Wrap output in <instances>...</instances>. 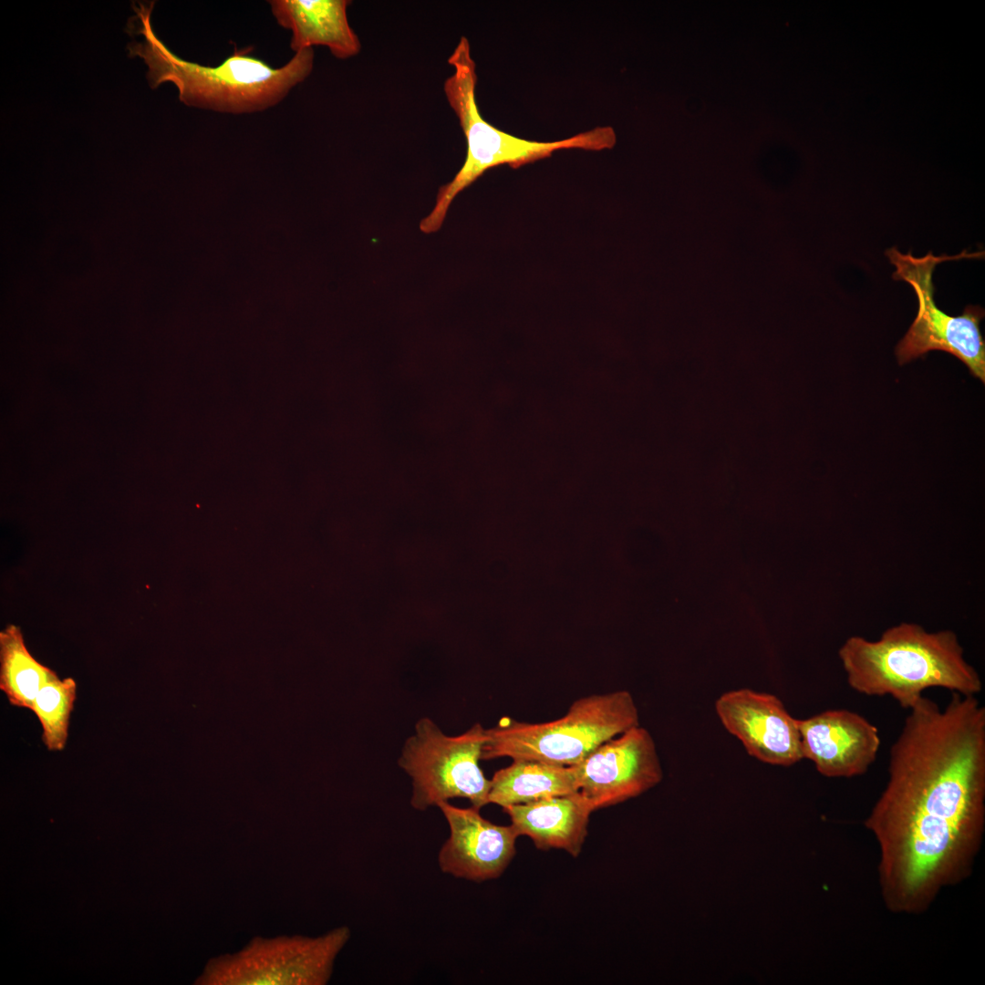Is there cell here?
<instances>
[{"label": "cell", "mask_w": 985, "mask_h": 985, "mask_svg": "<svg viewBox=\"0 0 985 985\" xmlns=\"http://www.w3.org/2000/svg\"><path fill=\"white\" fill-rule=\"evenodd\" d=\"M908 711L865 826L878 845L886 907L913 915L968 879L981 849L985 708L952 692L944 709L922 696Z\"/></svg>", "instance_id": "6da1fadb"}, {"label": "cell", "mask_w": 985, "mask_h": 985, "mask_svg": "<svg viewBox=\"0 0 985 985\" xmlns=\"http://www.w3.org/2000/svg\"><path fill=\"white\" fill-rule=\"evenodd\" d=\"M153 5V2L132 5L136 34L144 40L129 44V54L144 60L151 88L171 82L178 89L179 99L187 106L231 114L263 111L281 102L312 72L313 48L295 53L280 67H273L253 56L251 47H235L216 67L184 60L154 33L150 21Z\"/></svg>", "instance_id": "7a4b0ae2"}, {"label": "cell", "mask_w": 985, "mask_h": 985, "mask_svg": "<svg viewBox=\"0 0 985 985\" xmlns=\"http://www.w3.org/2000/svg\"><path fill=\"white\" fill-rule=\"evenodd\" d=\"M848 685L866 696L889 695L910 709L929 688L976 696L982 681L951 630L928 632L913 623L887 628L879 639L848 638L839 649Z\"/></svg>", "instance_id": "3957f363"}, {"label": "cell", "mask_w": 985, "mask_h": 985, "mask_svg": "<svg viewBox=\"0 0 985 985\" xmlns=\"http://www.w3.org/2000/svg\"><path fill=\"white\" fill-rule=\"evenodd\" d=\"M470 47L468 39L461 36L448 59L453 73L444 82L447 100L466 139L467 153L461 168L449 183L440 188L431 212L420 222V229L425 233L438 231L454 198L491 168L507 164L516 169L548 158L560 150H607L617 141L615 130L609 126L555 141L529 140L493 126L478 109L476 65Z\"/></svg>", "instance_id": "277c9868"}, {"label": "cell", "mask_w": 985, "mask_h": 985, "mask_svg": "<svg viewBox=\"0 0 985 985\" xmlns=\"http://www.w3.org/2000/svg\"><path fill=\"white\" fill-rule=\"evenodd\" d=\"M639 725L627 690L592 694L575 700L561 718L539 723L503 717L486 730L482 760L509 757L572 766L596 747Z\"/></svg>", "instance_id": "5b68a950"}, {"label": "cell", "mask_w": 985, "mask_h": 985, "mask_svg": "<svg viewBox=\"0 0 985 985\" xmlns=\"http://www.w3.org/2000/svg\"><path fill=\"white\" fill-rule=\"evenodd\" d=\"M886 255L896 267L893 279L910 285L918 299L917 316L896 347L898 363L903 365L929 351L941 350L962 361L969 372L984 383L985 342L980 328L984 310L980 306L969 305L960 316L948 315L935 302L932 281L938 264L981 258L984 252L963 251L953 256H935L928 252L922 257H916L911 252L903 254L897 247H891L886 251Z\"/></svg>", "instance_id": "8992f818"}, {"label": "cell", "mask_w": 985, "mask_h": 985, "mask_svg": "<svg viewBox=\"0 0 985 985\" xmlns=\"http://www.w3.org/2000/svg\"><path fill=\"white\" fill-rule=\"evenodd\" d=\"M485 741L480 723L449 736L430 718L420 719L398 762L412 781L411 805L425 810L453 798L468 799L479 810L489 804L491 780L479 765Z\"/></svg>", "instance_id": "52a82bcc"}, {"label": "cell", "mask_w": 985, "mask_h": 985, "mask_svg": "<svg viewBox=\"0 0 985 985\" xmlns=\"http://www.w3.org/2000/svg\"><path fill=\"white\" fill-rule=\"evenodd\" d=\"M350 938L347 927L322 936L256 937L241 950L212 959L200 982L209 985H323Z\"/></svg>", "instance_id": "ba28073f"}, {"label": "cell", "mask_w": 985, "mask_h": 985, "mask_svg": "<svg viewBox=\"0 0 985 985\" xmlns=\"http://www.w3.org/2000/svg\"><path fill=\"white\" fill-rule=\"evenodd\" d=\"M572 766L579 792L593 811L637 797L663 778L655 741L639 725L603 742Z\"/></svg>", "instance_id": "9c48e42d"}, {"label": "cell", "mask_w": 985, "mask_h": 985, "mask_svg": "<svg viewBox=\"0 0 985 985\" xmlns=\"http://www.w3.org/2000/svg\"><path fill=\"white\" fill-rule=\"evenodd\" d=\"M715 710L724 728L757 760L791 766L804 759L798 719L778 697L750 689L734 690L718 698Z\"/></svg>", "instance_id": "30bf717a"}, {"label": "cell", "mask_w": 985, "mask_h": 985, "mask_svg": "<svg viewBox=\"0 0 985 985\" xmlns=\"http://www.w3.org/2000/svg\"><path fill=\"white\" fill-rule=\"evenodd\" d=\"M438 807L450 827L438 857L441 871L477 882L499 877L516 852L519 835L513 825L493 824L473 806L459 808L443 802Z\"/></svg>", "instance_id": "8fae6325"}, {"label": "cell", "mask_w": 985, "mask_h": 985, "mask_svg": "<svg viewBox=\"0 0 985 985\" xmlns=\"http://www.w3.org/2000/svg\"><path fill=\"white\" fill-rule=\"evenodd\" d=\"M804 759L829 778H851L866 772L875 762L880 738L877 728L848 710H828L798 720Z\"/></svg>", "instance_id": "7c38bea8"}, {"label": "cell", "mask_w": 985, "mask_h": 985, "mask_svg": "<svg viewBox=\"0 0 985 985\" xmlns=\"http://www.w3.org/2000/svg\"><path fill=\"white\" fill-rule=\"evenodd\" d=\"M503 809L519 836H528L538 849H562L573 857L582 850L594 812L579 791Z\"/></svg>", "instance_id": "4fadbf2b"}, {"label": "cell", "mask_w": 985, "mask_h": 985, "mask_svg": "<svg viewBox=\"0 0 985 985\" xmlns=\"http://www.w3.org/2000/svg\"><path fill=\"white\" fill-rule=\"evenodd\" d=\"M271 12L278 25L292 33L290 47L297 53L325 46L337 58L358 54L360 42L349 26L347 0H271Z\"/></svg>", "instance_id": "5bb4252c"}, {"label": "cell", "mask_w": 985, "mask_h": 985, "mask_svg": "<svg viewBox=\"0 0 985 985\" xmlns=\"http://www.w3.org/2000/svg\"><path fill=\"white\" fill-rule=\"evenodd\" d=\"M579 791L573 766L536 760H513L491 779L489 804L506 807Z\"/></svg>", "instance_id": "9a60e30c"}, {"label": "cell", "mask_w": 985, "mask_h": 985, "mask_svg": "<svg viewBox=\"0 0 985 985\" xmlns=\"http://www.w3.org/2000/svg\"><path fill=\"white\" fill-rule=\"evenodd\" d=\"M57 677L29 652L19 627L0 632V690L11 705L31 710L41 688Z\"/></svg>", "instance_id": "2e32d148"}, {"label": "cell", "mask_w": 985, "mask_h": 985, "mask_svg": "<svg viewBox=\"0 0 985 985\" xmlns=\"http://www.w3.org/2000/svg\"><path fill=\"white\" fill-rule=\"evenodd\" d=\"M76 699L75 679L58 676L45 684L36 696L30 710L41 725L42 741L48 751L64 750Z\"/></svg>", "instance_id": "e0dca14e"}]
</instances>
